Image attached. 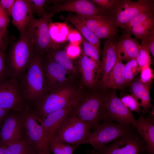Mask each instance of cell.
I'll return each mask as SVG.
<instances>
[{"instance_id": "f6af8a7d", "label": "cell", "mask_w": 154, "mask_h": 154, "mask_svg": "<svg viewBox=\"0 0 154 154\" xmlns=\"http://www.w3.org/2000/svg\"><path fill=\"white\" fill-rule=\"evenodd\" d=\"M8 43V38L7 32L0 30V49L5 50Z\"/></svg>"}, {"instance_id": "7a4b0ae2", "label": "cell", "mask_w": 154, "mask_h": 154, "mask_svg": "<svg viewBox=\"0 0 154 154\" xmlns=\"http://www.w3.org/2000/svg\"><path fill=\"white\" fill-rule=\"evenodd\" d=\"M81 97L75 88L66 84L49 91L35 104L33 110L38 119L42 121L55 111L76 105Z\"/></svg>"}, {"instance_id": "d4e9b609", "label": "cell", "mask_w": 154, "mask_h": 154, "mask_svg": "<svg viewBox=\"0 0 154 154\" xmlns=\"http://www.w3.org/2000/svg\"><path fill=\"white\" fill-rule=\"evenodd\" d=\"M51 49L48 51L44 56L51 59L61 65L70 73L75 74L76 69L65 50L61 48Z\"/></svg>"}, {"instance_id": "5b68a950", "label": "cell", "mask_w": 154, "mask_h": 154, "mask_svg": "<svg viewBox=\"0 0 154 154\" xmlns=\"http://www.w3.org/2000/svg\"><path fill=\"white\" fill-rule=\"evenodd\" d=\"M55 13H51L39 19L33 16L31 19L25 34L34 48L35 52L44 55L51 49H57L60 45L55 42L50 34V19Z\"/></svg>"}, {"instance_id": "8992f818", "label": "cell", "mask_w": 154, "mask_h": 154, "mask_svg": "<svg viewBox=\"0 0 154 154\" xmlns=\"http://www.w3.org/2000/svg\"><path fill=\"white\" fill-rule=\"evenodd\" d=\"M104 95L97 94L81 97L72 113L94 128L101 121L108 119L104 104Z\"/></svg>"}, {"instance_id": "8fae6325", "label": "cell", "mask_w": 154, "mask_h": 154, "mask_svg": "<svg viewBox=\"0 0 154 154\" xmlns=\"http://www.w3.org/2000/svg\"><path fill=\"white\" fill-rule=\"evenodd\" d=\"M154 1L126 0L123 8L115 7L110 14L117 27L123 25L139 14L154 9Z\"/></svg>"}, {"instance_id": "30bf717a", "label": "cell", "mask_w": 154, "mask_h": 154, "mask_svg": "<svg viewBox=\"0 0 154 154\" xmlns=\"http://www.w3.org/2000/svg\"><path fill=\"white\" fill-rule=\"evenodd\" d=\"M13 111L6 117L0 129V143L5 146L18 141L25 135L20 111Z\"/></svg>"}, {"instance_id": "44dd1931", "label": "cell", "mask_w": 154, "mask_h": 154, "mask_svg": "<svg viewBox=\"0 0 154 154\" xmlns=\"http://www.w3.org/2000/svg\"><path fill=\"white\" fill-rule=\"evenodd\" d=\"M144 140L149 154H154V125L139 114V119L131 124Z\"/></svg>"}, {"instance_id": "4316f807", "label": "cell", "mask_w": 154, "mask_h": 154, "mask_svg": "<svg viewBox=\"0 0 154 154\" xmlns=\"http://www.w3.org/2000/svg\"><path fill=\"white\" fill-rule=\"evenodd\" d=\"M78 145H70L52 136L48 143V148L54 154H73Z\"/></svg>"}, {"instance_id": "ac0fdd59", "label": "cell", "mask_w": 154, "mask_h": 154, "mask_svg": "<svg viewBox=\"0 0 154 154\" xmlns=\"http://www.w3.org/2000/svg\"><path fill=\"white\" fill-rule=\"evenodd\" d=\"M78 64L83 83L90 88L95 87L98 82L100 74V71L96 63L86 55L82 51Z\"/></svg>"}, {"instance_id": "7bdbcfd3", "label": "cell", "mask_w": 154, "mask_h": 154, "mask_svg": "<svg viewBox=\"0 0 154 154\" xmlns=\"http://www.w3.org/2000/svg\"><path fill=\"white\" fill-rule=\"evenodd\" d=\"M65 50L71 59L77 58L81 53L80 49L78 45L71 43L67 46Z\"/></svg>"}, {"instance_id": "2e32d148", "label": "cell", "mask_w": 154, "mask_h": 154, "mask_svg": "<svg viewBox=\"0 0 154 154\" xmlns=\"http://www.w3.org/2000/svg\"><path fill=\"white\" fill-rule=\"evenodd\" d=\"M33 13L29 0H15L11 16L12 24L18 30L20 36L25 33Z\"/></svg>"}, {"instance_id": "e0dca14e", "label": "cell", "mask_w": 154, "mask_h": 154, "mask_svg": "<svg viewBox=\"0 0 154 154\" xmlns=\"http://www.w3.org/2000/svg\"><path fill=\"white\" fill-rule=\"evenodd\" d=\"M116 46L118 58L121 60L127 61L136 59L141 48L137 40L132 38L131 34L127 32L118 38Z\"/></svg>"}, {"instance_id": "3957f363", "label": "cell", "mask_w": 154, "mask_h": 154, "mask_svg": "<svg viewBox=\"0 0 154 154\" xmlns=\"http://www.w3.org/2000/svg\"><path fill=\"white\" fill-rule=\"evenodd\" d=\"M35 52L33 45L24 34L12 45L6 56L7 73L10 78L19 83L25 75Z\"/></svg>"}, {"instance_id": "cb8c5ba5", "label": "cell", "mask_w": 154, "mask_h": 154, "mask_svg": "<svg viewBox=\"0 0 154 154\" xmlns=\"http://www.w3.org/2000/svg\"><path fill=\"white\" fill-rule=\"evenodd\" d=\"M131 90L132 94L138 99L141 100V106L143 114L148 112L152 107L150 97V90L152 84H145L137 80L131 83Z\"/></svg>"}, {"instance_id": "836d02e7", "label": "cell", "mask_w": 154, "mask_h": 154, "mask_svg": "<svg viewBox=\"0 0 154 154\" xmlns=\"http://www.w3.org/2000/svg\"><path fill=\"white\" fill-rule=\"evenodd\" d=\"M126 32L134 34L138 38L142 40L151 37L154 33V28H150L141 24L133 27Z\"/></svg>"}, {"instance_id": "b9f144b4", "label": "cell", "mask_w": 154, "mask_h": 154, "mask_svg": "<svg viewBox=\"0 0 154 154\" xmlns=\"http://www.w3.org/2000/svg\"><path fill=\"white\" fill-rule=\"evenodd\" d=\"M67 40L71 44L78 45L82 42V38L78 32L71 29L69 31Z\"/></svg>"}, {"instance_id": "d6986e66", "label": "cell", "mask_w": 154, "mask_h": 154, "mask_svg": "<svg viewBox=\"0 0 154 154\" xmlns=\"http://www.w3.org/2000/svg\"><path fill=\"white\" fill-rule=\"evenodd\" d=\"M76 106L66 107L50 113L42 121L38 120L44 129L47 142L55 133L63 119Z\"/></svg>"}, {"instance_id": "f546056e", "label": "cell", "mask_w": 154, "mask_h": 154, "mask_svg": "<svg viewBox=\"0 0 154 154\" xmlns=\"http://www.w3.org/2000/svg\"><path fill=\"white\" fill-rule=\"evenodd\" d=\"M118 30L113 20L99 27L94 33L100 39L114 38Z\"/></svg>"}, {"instance_id": "ba28073f", "label": "cell", "mask_w": 154, "mask_h": 154, "mask_svg": "<svg viewBox=\"0 0 154 154\" xmlns=\"http://www.w3.org/2000/svg\"><path fill=\"white\" fill-rule=\"evenodd\" d=\"M98 154H141L147 151L136 129L97 150Z\"/></svg>"}, {"instance_id": "c3c4849f", "label": "cell", "mask_w": 154, "mask_h": 154, "mask_svg": "<svg viewBox=\"0 0 154 154\" xmlns=\"http://www.w3.org/2000/svg\"><path fill=\"white\" fill-rule=\"evenodd\" d=\"M37 154H51L49 150L37 151Z\"/></svg>"}, {"instance_id": "52a82bcc", "label": "cell", "mask_w": 154, "mask_h": 154, "mask_svg": "<svg viewBox=\"0 0 154 154\" xmlns=\"http://www.w3.org/2000/svg\"><path fill=\"white\" fill-rule=\"evenodd\" d=\"M92 128L72 112L63 119L53 136L68 144L79 145L82 144Z\"/></svg>"}, {"instance_id": "5bb4252c", "label": "cell", "mask_w": 154, "mask_h": 154, "mask_svg": "<svg viewBox=\"0 0 154 154\" xmlns=\"http://www.w3.org/2000/svg\"><path fill=\"white\" fill-rule=\"evenodd\" d=\"M55 3L50 8L51 10L50 13H55L62 11H70L77 13L82 18L108 13L105 10L89 0H68L62 3Z\"/></svg>"}, {"instance_id": "7402d4cb", "label": "cell", "mask_w": 154, "mask_h": 154, "mask_svg": "<svg viewBox=\"0 0 154 154\" xmlns=\"http://www.w3.org/2000/svg\"><path fill=\"white\" fill-rule=\"evenodd\" d=\"M62 19L69 22L73 25L89 42L94 46L100 54V39L86 25L83 19L78 15L70 13L66 17H61Z\"/></svg>"}, {"instance_id": "f35d334b", "label": "cell", "mask_w": 154, "mask_h": 154, "mask_svg": "<svg viewBox=\"0 0 154 154\" xmlns=\"http://www.w3.org/2000/svg\"><path fill=\"white\" fill-rule=\"evenodd\" d=\"M93 3L108 13L109 11L111 12L117 5L119 0H92Z\"/></svg>"}, {"instance_id": "4fadbf2b", "label": "cell", "mask_w": 154, "mask_h": 154, "mask_svg": "<svg viewBox=\"0 0 154 154\" xmlns=\"http://www.w3.org/2000/svg\"><path fill=\"white\" fill-rule=\"evenodd\" d=\"M104 104L108 119L123 124H131L135 119L132 113L122 103L114 90L104 95Z\"/></svg>"}, {"instance_id": "681fc988", "label": "cell", "mask_w": 154, "mask_h": 154, "mask_svg": "<svg viewBox=\"0 0 154 154\" xmlns=\"http://www.w3.org/2000/svg\"><path fill=\"white\" fill-rule=\"evenodd\" d=\"M5 146L1 144H0V154H5Z\"/></svg>"}, {"instance_id": "816d5d0a", "label": "cell", "mask_w": 154, "mask_h": 154, "mask_svg": "<svg viewBox=\"0 0 154 154\" xmlns=\"http://www.w3.org/2000/svg\"><path fill=\"white\" fill-rule=\"evenodd\" d=\"M1 144V143H0V144Z\"/></svg>"}, {"instance_id": "ab89813d", "label": "cell", "mask_w": 154, "mask_h": 154, "mask_svg": "<svg viewBox=\"0 0 154 154\" xmlns=\"http://www.w3.org/2000/svg\"><path fill=\"white\" fill-rule=\"evenodd\" d=\"M140 77L139 80L145 84H152L154 79L153 70L150 66L142 68L140 71Z\"/></svg>"}, {"instance_id": "f1b7e54d", "label": "cell", "mask_w": 154, "mask_h": 154, "mask_svg": "<svg viewBox=\"0 0 154 154\" xmlns=\"http://www.w3.org/2000/svg\"><path fill=\"white\" fill-rule=\"evenodd\" d=\"M82 18L87 27L93 33L102 25L113 20L112 18L108 13L101 14Z\"/></svg>"}, {"instance_id": "ee69618b", "label": "cell", "mask_w": 154, "mask_h": 154, "mask_svg": "<svg viewBox=\"0 0 154 154\" xmlns=\"http://www.w3.org/2000/svg\"><path fill=\"white\" fill-rule=\"evenodd\" d=\"M15 0H1L0 4L6 11L9 17L11 16Z\"/></svg>"}, {"instance_id": "ffe728a7", "label": "cell", "mask_w": 154, "mask_h": 154, "mask_svg": "<svg viewBox=\"0 0 154 154\" xmlns=\"http://www.w3.org/2000/svg\"><path fill=\"white\" fill-rule=\"evenodd\" d=\"M116 40L115 38L107 39L104 44L101 62L100 74L102 85L105 83L108 75L114 66L118 58L116 46Z\"/></svg>"}, {"instance_id": "9c48e42d", "label": "cell", "mask_w": 154, "mask_h": 154, "mask_svg": "<svg viewBox=\"0 0 154 154\" xmlns=\"http://www.w3.org/2000/svg\"><path fill=\"white\" fill-rule=\"evenodd\" d=\"M23 120L25 135L37 151L48 150L43 128L34 110L27 106L20 111Z\"/></svg>"}, {"instance_id": "9a60e30c", "label": "cell", "mask_w": 154, "mask_h": 154, "mask_svg": "<svg viewBox=\"0 0 154 154\" xmlns=\"http://www.w3.org/2000/svg\"><path fill=\"white\" fill-rule=\"evenodd\" d=\"M43 66L49 91L64 86L68 81L70 73L63 66L44 55Z\"/></svg>"}, {"instance_id": "6da1fadb", "label": "cell", "mask_w": 154, "mask_h": 154, "mask_svg": "<svg viewBox=\"0 0 154 154\" xmlns=\"http://www.w3.org/2000/svg\"><path fill=\"white\" fill-rule=\"evenodd\" d=\"M44 55L35 52L19 83L21 96L27 106L35 104L48 92L43 66Z\"/></svg>"}, {"instance_id": "1f68e13d", "label": "cell", "mask_w": 154, "mask_h": 154, "mask_svg": "<svg viewBox=\"0 0 154 154\" xmlns=\"http://www.w3.org/2000/svg\"><path fill=\"white\" fill-rule=\"evenodd\" d=\"M125 84L132 81L137 75L140 72L141 68L138 65L136 59L127 61L124 64Z\"/></svg>"}, {"instance_id": "60d3db41", "label": "cell", "mask_w": 154, "mask_h": 154, "mask_svg": "<svg viewBox=\"0 0 154 154\" xmlns=\"http://www.w3.org/2000/svg\"><path fill=\"white\" fill-rule=\"evenodd\" d=\"M9 21V17L6 11L0 4V30L7 32Z\"/></svg>"}, {"instance_id": "7c38bea8", "label": "cell", "mask_w": 154, "mask_h": 154, "mask_svg": "<svg viewBox=\"0 0 154 154\" xmlns=\"http://www.w3.org/2000/svg\"><path fill=\"white\" fill-rule=\"evenodd\" d=\"M28 106L22 98L15 79L10 78L0 83V107L13 111H20Z\"/></svg>"}, {"instance_id": "83f0119b", "label": "cell", "mask_w": 154, "mask_h": 154, "mask_svg": "<svg viewBox=\"0 0 154 154\" xmlns=\"http://www.w3.org/2000/svg\"><path fill=\"white\" fill-rule=\"evenodd\" d=\"M49 28L51 37L55 42L58 43L67 40L69 30L65 24L50 23Z\"/></svg>"}, {"instance_id": "f5cc1de1", "label": "cell", "mask_w": 154, "mask_h": 154, "mask_svg": "<svg viewBox=\"0 0 154 154\" xmlns=\"http://www.w3.org/2000/svg\"></svg>"}, {"instance_id": "8d00e7d4", "label": "cell", "mask_w": 154, "mask_h": 154, "mask_svg": "<svg viewBox=\"0 0 154 154\" xmlns=\"http://www.w3.org/2000/svg\"><path fill=\"white\" fill-rule=\"evenodd\" d=\"M33 13H35L39 17L42 18L48 15L44 8V5L46 1L45 0H29Z\"/></svg>"}, {"instance_id": "d590c367", "label": "cell", "mask_w": 154, "mask_h": 154, "mask_svg": "<svg viewBox=\"0 0 154 154\" xmlns=\"http://www.w3.org/2000/svg\"><path fill=\"white\" fill-rule=\"evenodd\" d=\"M136 60L141 69L145 67L150 66L152 64L150 52L147 47L141 45L139 54Z\"/></svg>"}, {"instance_id": "277c9868", "label": "cell", "mask_w": 154, "mask_h": 154, "mask_svg": "<svg viewBox=\"0 0 154 154\" xmlns=\"http://www.w3.org/2000/svg\"><path fill=\"white\" fill-rule=\"evenodd\" d=\"M82 142L92 145L97 151L108 143L135 130L131 124L115 123L109 119L99 124Z\"/></svg>"}, {"instance_id": "484cf974", "label": "cell", "mask_w": 154, "mask_h": 154, "mask_svg": "<svg viewBox=\"0 0 154 154\" xmlns=\"http://www.w3.org/2000/svg\"><path fill=\"white\" fill-rule=\"evenodd\" d=\"M5 147V154H37V148L26 135L18 141Z\"/></svg>"}, {"instance_id": "603a6c76", "label": "cell", "mask_w": 154, "mask_h": 154, "mask_svg": "<svg viewBox=\"0 0 154 154\" xmlns=\"http://www.w3.org/2000/svg\"><path fill=\"white\" fill-rule=\"evenodd\" d=\"M125 85L124 64L122 60L118 58L102 86L104 88L115 90L121 89Z\"/></svg>"}, {"instance_id": "bcb514c9", "label": "cell", "mask_w": 154, "mask_h": 154, "mask_svg": "<svg viewBox=\"0 0 154 154\" xmlns=\"http://www.w3.org/2000/svg\"><path fill=\"white\" fill-rule=\"evenodd\" d=\"M11 111L0 107V126Z\"/></svg>"}, {"instance_id": "7dc6e473", "label": "cell", "mask_w": 154, "mask_h": 154, "mask_svg": "<svg viewBox=\"0 0 154 154\" xmlns=\"http://www.w3.org/2000/svg\"><path fill=\"white\" fill-rule=\"evenodd\" d=\"M148 48L152 56H154V35L151 37L148 45Z\"/></svg>"}, {"instance_id": "4dcf8cb0", "label": "cell", "mask_w": 154, "mask_h": 154, "mask_svg": "<svg viewBox=\"0 0 154 154\" xmlns=\"http://www.w3.org/2000/svg\"><path fill=\"white\" fill-rule=\"evenodd\" d=\"M82 42L83 46L82 51L84 54L96 62L101 73V62L99 57V52L94 46L88 42L84 37L82 38Z\"/></svg>"}, {"instance_id": "d6a6232c", "label": "cell", "mask_w": 154, "mask_h": 154, "mask_svg": "<svg viewBox=\"0 0 154 154\" xmlns=\"http://www.w3.org/2000/svg\"><path fill=\"white\" fill-rule=\"evenodd\" d=\"M154 16V9L143 12L125 24L122 29L126 32L131 28L141 25L147 19Z\"/></svg>"}, {"instance_id": "74e56055", "label": "cell", "mask_w": 154, "mask_h": 154, "mask_svg": "<svg viewBox=\"0 0 154 154\" xmlns=\"http://www.w3.org/2000/svg\"><path fill=\"white\" fill-rule=\"evenodd\" d=\"M5 51L0 49V83L10 78L7 73Z\"/></svg>"}, {"instance_id": "f907efd6", "label": "cell", "mask_w": 154, "mask_h": 154, "mask_svg": "<svg viewBox=\"0 0 154 154\" xmlns=\"http://www.w3.org/2000/svg\"><path fill=\"white\" fill-rule=\"evenodd\" d=\"M92 154H98L97 152L95 153V152H94L92 153Z\"/></svg>"}, {"instance_id": "e575fe53", "label": "cell", "mask_w": 154, "mask_h": 154, "mask_svg": "<svg viewBox=\"0 0 154 154\" xmlns=\"http://www.w3.org/2000/svg\"><path fill=\"white\" fill-rule=\"evenodd\" d=\"M123 105L131 111L137 112L140 114L141 106L138 99L132 94H127L120 99Z\"/></svg>"}]
</instances>
